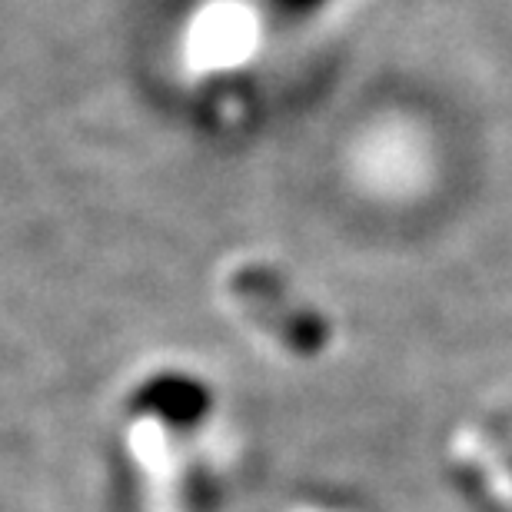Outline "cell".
I'll use <instances>...</instances> for the list:
<instances>
[{
	"mask_svg": "<svg viewBox=\"0 0 512 512\" xmlns=\"http://www.w3.org/2000/svg\"><path fill=\"white\" fill-rule=\"evenodd\" d=\"M346 4H353V0H270L280 24L283 20H326L340 14Z\"/></svg>",
	"mask_w": 512,
	"mask_h": 512,
	"instance_id": "cell-7",
	"label": "cell"
},
{
	"mask_svg": "<svg viewBox=\"0 0 512 512\" xmlns=\"http://www.w3.org/2000/svg\"><path fill=\"white\" fill-rule=\"evenodd\" d=\"M210 303L250 350L283 370H320L343 350L336 306L303 270L266 247L223 253L210 266Z\"/></svg>",
	"mask_w": 512,
	"mask_h": 512,
	"instance_id": "cell-3",
	"label": "cell"
},
{
	"mask_svg": "<svg viewBox=\"0 0 512 512\" xmlns=\"http://www.w3.org/2000/svg\"><path fill=\"white\" fill-rule=\"evenodd\" d=\"M276 512H376L360 493L336 486H303L283 499Z\"/></svg>",
	"mask_w": 512,
	"mask_h": 512,
	"instance_id": "cell-6",
	"label": "cell"
},
{
	"mask_svg": "<svg viewBox=\"0 0 512 512\" xmlns=\"http://www.w3.org/2000/svg\"><path fill=\"white\" fill-rule=\"evenodd\" d=\"M107 443L140 512H210L240 463L227 386L183 353H153L120 380Z\"/></svg>",
	"mask_w": 512,
	"mask_h": 512,
	"instance_id": "cell-1",
	"label": "cell"
},
{
	"mask_svg": "<svg viewBox=\"0 0 512 512\" xmlns=\"http://www.w3.org/2000/svg\"><path fill=\"white\" fill-rule=\"evenodd\" d=\"M276 40L270 0H183L163 40V70L193 124L210 137H240L256 124Z\"/></svg>",
	"mask_w": 512,
	"mask_h": 512,
	"instance_id": "cell-2",
	"label": "cell"
},
{
	"mask_svg": "<svg viewBox=\"0 0 512 512\" xmlns=\"http://www.w3.org/2000/svg\"><path fill=\"white\" fill-rule=\"evenodd\" d=\"M439 466L476 512H512V383L466 406L446 426Z\"/></svg>",
	"mask_w": 512,
	"mask_h": 512,
	"instance_id": "cell-4",
	"label": "cell"
},
{
	"mask_svg": "<svg viewBox=\"0 0 512 512\" xmlns=\"http://www.w3.org/2000/svg\"><path fill=\"white\" fill-rule=\"evenodd\" d=\"M343 167L366 197L383 203L419 200L443 173L436 133L403 110L360 120L343 143Z\"/></svg>",
	"mask_w": 512,
	"mask_h": 512,
	"instance_id": "cell-5",
	"label": "cell"
}]
</instances>
